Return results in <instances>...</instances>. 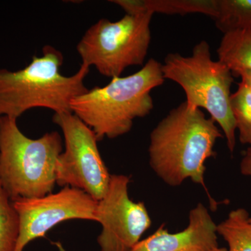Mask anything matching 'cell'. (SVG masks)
<instances>
[{"label":"cell","mask_w":251,"mask_h":251,"mask_svg":"<svg viewBox=\"0 0 251 251\" xmlns=\"http://www.w3.org/2000/svg\"><path fill=\"white\" fill-rule=\"evenodd\" d=\"M216 27L224 34L251 29V0H217Z\"/></svg>","instance_id":"cell-14"},{"label":"cell","mask_w":251,"mask_h":251,"mask_svg":"<svg viewBox=\"0 0 251 251\" xmlns=\"http://www.w3.org/2000/svg\"><path fill=\"white\" fill-rule=\"evenodd\" d=\"M153 15L126 14L115 22L99 20L77 44L82 64L112 79L121 76L128 67L143 65L151 44Z\"/></svg>","instance_id":"cell-6"},{"label":"cell","mask_w":251,"mask_h":251,"mask_svg":"<svg viewBox=\"0 0 251 251\" xmlns=\"http://www.w3.org/2000/svg\"><path fill=\"white\" fill-rule=\"evenodd\" d=\"M211 251H227V249L226 248H222V247H217L216 249H214V250Z\"/></svg>","instance_id":"cell-19"},{"label":"cell","mask_w":251,"mask_h":251,"mask_svg":"<svg viewBox=\"0 0 251 251\" xmlns=\"http://www.w3.org/2000/svg\"><path fill=\"white\" fill-rule=\"evenodd\" d=\"M52 122L62 130L65 147L56 163V184L83 191L98 202L108 191L111 175L95 133L72 112L54 113Z\"/></svg>","instance_id":"cell-7"},{"label":"cell","mask_w":251,"mask_h":251,"mask_svg":"<svg viewBox=\"0 0 251 251\" xmlns=\"http://www.w3.org/2000/svg\"><path fill=\"white\" fill-rule=\"evenodd\" d=\"M223 138L216 122L201 109L186 103L172 109L151 131L149 160L151 169L163 182L180 186L190 179L204 186L205 162L215 156L214 146Z\"/></svg>","instance_id":"cell-1"},{"label":"cell","mask_w":251,"mask_h":251,"mask_svg":"<svg viewBox=\"0 0 251 251\" xmlns=\"http://www.w3.org/2000/svg\"><path fill=\"white\" fill-rule=\"evenodd\" d=\"M217 225L202 203L191 209L187 227L171 233L161 226L131 251H211L219 247Z\"/></svg>","instance_id":"cell-10"},{"label":"cell","mask_w":251,"mask_h":251,"mask_svg":"<svg viewBox=\"0 0 251 251\" xmlns=\"http://www.w3.org/2000/svg\"><path fill=\"white\" fill-rule=\"evenodd\" d=\"M162 64L149 59L138 72L112 78L75 97L71 112L93 130L99 141L128 133L135 119L148 116L153 108L151 90L164 83Z\"/></svg>","instance_id":"cell-2"},{"label":"cell","mask_w":251,"mask_h":251,"mask_svg":"<svg viewBox=\"0 0 251 251\" xmlns=\"http://www.w3.org/2000/svg\"><path fill=\"white\" fill-rule=\"evenodd\" d=\"M237 77H241V82L247 86L248 88L251 91V72L250 71H244L237 74Z\"/></svg>","instance_id":"cell-18"},{"label":"cell","mask_w":251,"mask_h":251,"mask_svg":"<svg viewBox=\"0 0 251 251\" xmlns=\"http://www.w3.org/2000/svg\"><path fill=\"white\" fill-rule=\"evenodd\" d=\"M239 168L243 175L251 179V146L246 150L243 155Z\"/></svg>","instance_id":"cell-17"},{"label":"cell","mask_w":251,"mask_h":251,"mask_svg":"<svg viewBox=\"0 0 251 251\" xmlns=\"http://www.w3.org/2000/svg\"><path fill=\"white\" fill-rule=\"evenodd\" d=\"M165 79L181 86L186 94L185 101L192 110L204 109L218 124L233 153L236 128L230 106L231 87L234 75L226 64L211 58L210 46L201 41L194 46L191 56L169 53L162 64Z\"/></svg>","instance_id":"cell-5"},{"label":"cell","mask_w":251,"mask_h":251,"mask_svg":"<svg viewBox=\"0 0 251 251\" xmlns=\"http://www.w3.org/2000/svg\"><path fill=\"white\" fill-rule=\"evenodd\" d=\"M63 62L60 51L46 46L42 56H34L23 69H0V117L18 120L37 108L71 112L73 99L88 90L85 80L90 67L82 64L75 74L66 76L60 73Z\"/></svg>","instance_id":"cell-3"},{"label":"cell","mask_w":251,"mask_h":251,"mask_svg":"<svg viewBox=\"0 0 251 251\" xmlns=\"http://www.w3.org/2000/svg\"><path fill=\"white\" fill-rule=\"evenodd\" d=\"M244 208L231 211L227 219L217 225V234L227 242V251H251V224Z\"/></svg>","instance_id":"cell-13"},{"label":"cell","mask_w":251,"mask_h":251,"mask_svg":"<svg viewBox=\"0 0 251 251\" xmlns=\"http://www.w3.org/2000/svg\"><path fill=\"white\" fill-rule=\"evenodd\" d=\"M249 222H250L251 224V216H250V218H249Z\"/></svg>","instance_id":"cell-20"},{"label":"cell","mask_w":251,"mask_h":251,"mask_svg":"<svg viewBox=\"0 0 251 251\" xmlns=\"http://www.w3.org/2000/svg\"><path fill=\"white\" fill-rule=\"evenodd\" d=\"M20 228L19 215L0 181V251H15Z\"/></svg>","instance_id":"cell-15"},{"label":"cell","mask_w":251,"mask_h":251,"mask_svg":"<svg viewBox=\"0 0 251 251\" xmlns=\"http://www.w3.org/2000/svg\"><path fill=\"white\" fill-rule=\"evenodd\" d=\"M230 106L239 141L243 145H251V91L242 82L237 90L231 94Z\"/></svg>","instance_id":"cell-16"},{"label":"cell","mask_w":251,"mask_h":251,"mask_svg":"<svg viewBox=\"0 0 251 251\" xmlns=\"http://www.w3.org/2000/svg\"><path fill=\"white\" fill-rule=\"evenodd\" d=\"M110 2L129 15L201 14L214 19L217 13V0H112Z\"/></svg>","instance_id":"cell-11"},{"label":"cell","mask_w":251,"mask_h":251,"mask_svg":"<svg viewBox=\"0 0 251 251\" xmlns=\"http://www.w3.org/2000/svg\"><path fill=\"white\" fill-rule=\"evenodd\" d=\"M130 176L112 175L104 197L97 202L96 218L101 225L100 251H131L151 226L146 206L128 195Z\"/></svg>","instance_id":"cell-8"},{"label":"cell","mask_w":251,"mask_h":251,"mask_svg":"<svg viewBox=\"0 0 251 251\" xmlns=\"http://www.w3.org/2000/svg\"><path fill=\"white\" fill-rule=\"evenodd\" d=\"M97 202L83 191L69 186L43 197L12 201L21 224L15 251H24L29 243L45 237L50 229L64 221L81 219L96 222Z\"/></svg>","instance_id":"cell-9"},{"label":"cell","mask_w":251,"mask_h":251,"mask_svg":"<svg viewBox=\"0 0 251 251\" xmlns=\"http://www.w3.org/2000/svg\"><path fill=\"white\" fill-rule=\"evenodd\" d=\"M219 60L230 69L234 76L251 72V29L224 34L217 49Z\"/></svg>","instance_id":"cell-12"},{"label":"cell","mask_w":251,"mask_h":251,"mask_svg":"<svg viewBox=\"0 0 251 251\" xmlns=\"http://www.w3.org/2000/svg\"><path fill=\"white\" fill-rule=\"evenodd\" d=\"M16 119L0 117V181L11 201L52 193L64 140L57 131L26 136Z\"/></svg>","instance_id":"cell-4"}]
</instances>
